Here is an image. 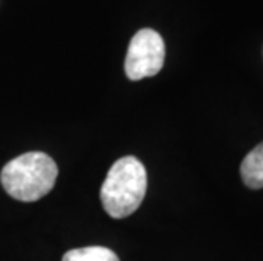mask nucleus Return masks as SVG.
Here are the masks:
<instances>
[{
  "label": "nucleus",
  "instance_id": "7ed1b4c3",
  "mask_svg": "<svg viewBox=\"0 0 263 261\" xmlns=\"http://www.w3.org/2000/svg\"><path fill=\"white\" fill-rule=\"evenodd\" d=\"M165 63V41L153 29H141L133 36L126 54V76L133 82L160 73Z\"/></svg>",
  "mask_w": 263,
  "mask_h": 261
},
{
  "label": "nucleus",
  "instance_id": "f03ea898",
  "mask_svg": "<svg viewBox=\"0 0 263 261\" xmlns=\"http://www.w3.org/2000/svg\"><path fill=\"white\" fill-rule=\"evenodd\" d=\"M58 166L41 151L24 153L4 166L0 173L4 190L21 202H36L53 190Z\"/></svg>",
  "mask_w": 263,
  "mask_h": 261
},
{
  "label": "nucleus",
  "instance_id": "f257e3e1",
  "mask_svg": "<svg viewBox=\"0 0 263 261\" xmlns=\"http://www.w3.org/2000/svg\"><path fill=\"white\" fill-rule=\"evenodd\" d=\"M146 187V168L141 161L134 156L117 159L100 188L104 210L114 219L129 217L143 204Z\"/></svg>",
  "mask_w": 263,
  "mask_h": 261
},
{
  "label": "nucleus",
  "instance_id": "20e7f679",
  "mask_svg": "<svg viewBox=\"0 0 263 261\" xmlns=\"http://www.w3.org/2000/svg\"><path fill=\"white\" fill-rule=\"evenodd\" d=\"M241 180L248 188H263V143L246 154L241 163Z\"/></svg>",
  "mask_w": 263,
  "mask_h": 261
},
{
  "label": "nucleus",
  "instance_id": "39448f33",
  "mask_svg": "<svg viewBox=\"0 0 263 261\" xmlns=\"http://www.w3.org/2000/svg\"><path fill=\"white\" fill-rule=\"evenodd\" d=\"M63 261H121L119 256L109 248L87 246L70 249L63 254Z\"/></svg>",
  "mask_w": 263,
  "mask_h": 261
}]
</instances>
